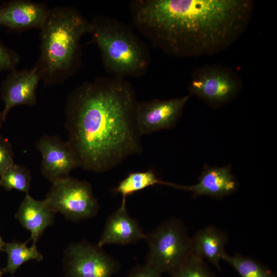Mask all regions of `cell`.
<instances>
[{"label":"cell","mask_w":277,"mask_h":277,"mask_svg":"<svg viewBox=\"0 0 277 277\" xmlns=\"http://www.w3.org/2000/svg\"><path fill=\"white\" fill-rule=\"evenodd\" d=\"M89 33L110 76L125 79L138 77L147 72L151 60L149 49L129 26L101 15L90 22Z\"/></svg>","instance_id":"277c9868"},{"label":"cell","mask_w":277,"mask_h":277,"mask_svg":"<svg viewBox=\"0 0 277 277\" xmlns=\"http://www.w3.org/2000/svg\"><path fill=\"white\" fill-rule=\"evenodd\" d=\"M138 102L124 78L98 77L67 96V141L83 169L102 173L142 152L136 121Z\"/></svg>","instance_id":"6da1fadb"},{"label":"cell","mask_w":277,"mask_h":277,"mask_svg":"<svg viewBox=\"0 0 277 277\" xmlns=\"http://www.w3.org/2000/svg\"><path fill=\"white\" fill-rule=\"evenodd\" d=\"M5 243H6L3 240V239L0 234V252L4 251Z\"/></svg>","instance_id":"d4e9b609"},{"label":"cell","mask_w":277,"mask_h":277,"mask_svg":"<svg viewBox=\"0 0 277 277\" xmlns=\"http://www.w3.org/2000/svg\"><path fill=\"white\" fill-rule=\"evenodd\" d=\"M148 252L146 264L160 273H171L192 254L191 238L184 223L169 218L144 239Z\"/></svg>","instance_id":"5b68a950"},{"label":"cell","mask_w":277,"mask_h":277,"mask_svg":"<svg viewBox=\"0 0 277 277\" xmlns=\"http://www.w3.org/2000/svg\"><path fill=\"white\" fill-rule=\"evenodd\" d=\"M222 260L230 265L241 277H276L259 262L239 253L230 255L225 253Z\"/></svg>","instance_id":"d6986e66"},{"label":"cell","mask_w":277,"mask_h":277,"mask_svg":"<svg viewBox=\"0 0 277 277\" xmlns=\"http://www.w3.org/2000/svg\"><path fill=\"white\" fill-rule=\"evenodd\" d=\"M170 274V277H214L204 260L193 254Z\"/></svg>","instance_id":"44dd1931"},{"label":"cell","mask_w":277,"mask_h":277,"mask_svg":"<svg viewBox=\"0 0 277 277\" xmlns=\"http://www.w3.org/2000/svg\"><path fill=\"white\" fill-rule=\"evenodd\" d=\"M250 0H133L134 27L155 47L179 57L210 56L231 46L246 31Z\"/></svg>","instance_id":"7a4b0ae2"},{"label":"cell","mask_w":277,"mask_h":277,"mask_svg":"<svg viewBox=\"0 0 277 277\" xmlns=\"http://www.w3.org/2000/svg\"><path fill=\"white\" fill-rule=\"evenodd\" d=\"M40 81V75L34 66L30 69H15L10 71L1 87L4 108L0 112V126L13 107L36 104V90Z\"/></svg>","instance_id":"8fae6325"},{"label":"cell","mask_w":277,"mask_h":277,"mask_svg":"<svg viewBox=\"0 0 277 277\" xmlns=\"http://www.w3.org/2000/svg\"><path fill=\"white\" fill-rule=\"evenodd\" d=\"M90 27L73 6L50 8L39 29V54L34 66L44 84H63L77 72L82 63L81 41Z\"/></svg>","instance_id":"3957f363"},{"label":"cell","mask_w":277,"mask_h":277,"mask_svg":"<svg viewBox=\"0 0 277 277\" xmlns=\"http://www.w3.org/2000/svg\"><path fill=\"white\" fill-rule=\"evenodd\" d=\"M128 277H162V275L161 273L145 263L133 268Z\"/></svg>","instance_id":"cb8c5ba5"},{"label":"cell","mask_w":277,"mask_h":277,"mask_svg":"<svg viewBox=\"0 0 277 277\" xmlns=\"http://www.w3.org/2000/svg\"><path fill=\"white\" fill-rule=\"evenodd\" d=\"M13 157L14 152L10 143L0 133V175L15 164Z\"/></svg>","instance_id":"603a6c76"},{"label":"cell","mask_w":277,"mask_h":277,"mask_svg":"<svg viewBox=\"0 0 277 277\" xmlns=\"http://www.w3.org/2000/svg\"><path fill=\"white\" fill-rule=\"evenodd\" d=\"M242 87V80L232 68L221 65L204 66L191 76L189 90L213 107L221 106L232 99Z\"/></svg>","instance_id":"52a82bcc"},{"label":"cell","mask_w":277,"mask_h":277,"mask_svg":"<svg viewBox=\"0 0 277 277\" xmlns=\"http://www.w3.org/2000/svg\"><path fill=\"white\" fill-rule=\"evenodd\" d=\"M55 214L45 200H35L27 193L15 217L30 232L29 241H32V245H36L45 229L53 224Z\"/></svg>","instance_id":"9a60e30c"},{"label":"cell","mask_w":277,"mask_h":277,"mask_svg":"<svg viewBox=\"0 0 277 277\" xmlns=\"http://www.w3.org/2000/svg\"><path fill=\"white\" fill-rule=\"evenodd\" d=\"M31 181V175L28 169L15 164L0 175V186L7 191L15 189L29 193Z\"/></svg>","instance_id":"ffe728a7"},{"label":"cell","mask_w":277,"mask_h":277,"mask_svg":"<svg viewBox=\"0 0 277 277\" xmlns=\"http://www.w3.org/2000/svg\"><path fill=\"white\" fill-rule=\"evenodd\" d=\"M35 147L42 155L41 173L52 184L70 176L71 171L80 167L69 142L58 135H44L37 141Z\"/></svg>","instance_id":"9c48e42d"},{"label":"cell","mask_w":277,"mask_h":277,"mask_svg":"<svg viewBox=\"0 0 277 277\" xmlns=\"http://www.w3.org/2000/svg\"><path fill=\"white\" fill-rule=\"evenodd\" d=\"M20 61L19 54L0 41V71L15 69Z\"/></svg>","instance_id":"7402d4cb"},{"label":"cell","mask_w":277,"mask_h":277,"mask_svg":"<svg viewBox=\"0 0 277 277\" xmlns=\"http://www.w3.org/2000/svg\"><path fill=\"white\" fill-rule=\"evenodd\" d=\"M63 262L67 277H111L120 268L103 247L86 241L69 245Z\"/></svg>","instance_id":"ba28073f"},{"label":"cell","mask_w":277,"mask_h":277,"mask_svg":"<svg viewBox=\"0 0 277 277\" xmlns=\"http://www.w3.org/2000/svg\"><path fill=\"white\" fill-rule=\"evenodd\" d=\"M146 236L137 220L130 216L126 204L120 207L108 218L97 245L134 244Z\"/></svg>","instance_id":"4fadbf2b"},{"label":"cell","mask_w":277,"mask_h":277,"mask_svg":"<svg viewBox=\"0 0 277 277\" xmlns=\"http://www.w3.org/2000/svg\"><path fill=\"white\" fill-rule=\"evenodd\" d=\"M155 185H165L172 187L173 183L159 179L155 172L149 169L145 171L130 173L119 183L113 192L120 194L122 196L121 203L126 204L128 196Z\"/></svg>","instance_id":"e0dca14e"},{"label":"cell","mask_w":277,"mask_h":277,"mask_svg":"<svg viewBox=\"0 0 277 277\" xmlns=\"http://www.w3.org/2000/svg\"><path fill=\"white\" fill-rule=\"evenodd\" d=\"M25 242L14 241L6 243L4 251L7 254V263L2 268L4 273H10L12 277L16 271L25 262L30 260L40 261L43 259V255L38 251L36 245L28 247Z\"/></svg>","instance_id":"ac0fdd59"},{"label":"cell","mask_w":277,"mask_h":277,"mask_svg":"<svg viewBox=\"0 0 277 277\" xmlns=\"http://www.w3.org/2000/svg\"><path fill=\"white\" fill-rule=\"evenodd\" d=\"M4 274L3 269L0 268V277H2V275Z\"/></svg>","instance_id":"484cf974"},{"label":"cell","mask_w":277,"mask_h":277,"mask_svg":"<svg viewBox=\"0 0 277 277\" xmlns=\"http://www.w3.org/2000/svg\"><path fill=\"white\" fill-rule=\"evenodd\" d=\"M228 241L224 231L213 226H206L191 238L192 254L206 259L221 271L220 262L226 253L225 246Z\"/></svg>","instance_id":"2e32d148"},{"label":"cell","mask_w":277,"mask_h":277,"mask_svg":"<svg viewBox=\"0 0 277 277\" xmlns=\"http://www.w3.org/2000/svg\"><path fill=\"white\" fill-rule=\"evenodd\" d=\"M190 95L138 102L136 121L140 134H150L174 126Z\"/></svg>","instance_id":"30bf717a"},{"label":"cell","mask_w":277,"mask_h":277,"mask_svg":"<svg viewBox=\"0 0 277 277\" xmlns=\"http://www.w3.org/2000/svg\"><path fill=\"white\" fill-rule=\"evenodd\" d=\"M172 187L191 192L194 197L207 195L218 198L235 191L238 183L231 174L229 166L208 167L205 168L197 184L187 186L173 183Z\"/></svg>","instance_id":"5bb4252c"},{"label":"cell","mask_w":277,"mask_h":277,"mask_svg":"<svg viewBox=\"0 0 277 277\" xmlns=\"http://www.w3.org/2000/svg\"><path fill=\"white\" fill-rule=\"evenodd\" d=\"M50 8L44 3L30 0H11L0 5V26L22 32L40 29Z\"/></svg>","instance_id":"7c38bea8"},{"label":"cell","mask_w":277,"mask_h":277,"mask_svg":"<svg viewBox=\"0 0 277 277\" xmlns=\"http://www.w3.org/2000/svg\"><path fill=\"white\" fill-rule=\"evenodd\" d=\"M52 184L45 200L55 213L80 221L97 213L99 204L88 182L69 176Z\"/></svg>","instance_id":"8992f818"}]
</instances>
